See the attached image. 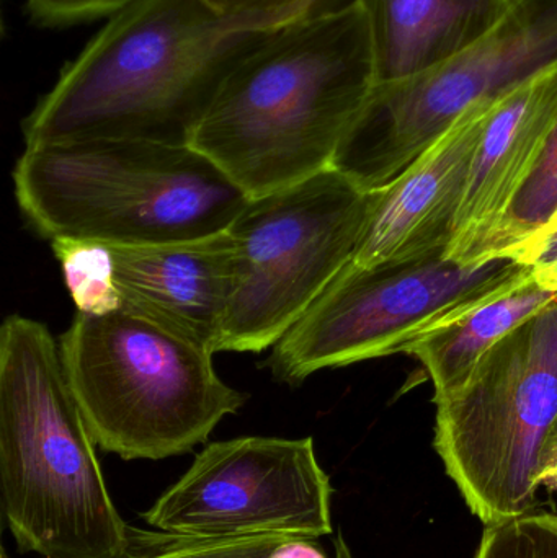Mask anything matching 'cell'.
Returning a JSON list of instances; mask_svg holds the SVG:
<instances>
[{"instance_id": "ac0fdd59", "label": "cell", "mask_w": 557, "mask_h": 558, "mask_svg": "<svg viewBox=\"0 0 557 558\" xmlns=\"http://www.w3.org/2000/svg\"><path fill=\"white\" fill-rule=\"evenodd\" d=\"M293 536L193 537L128 527L124 558H268Z\"/></svg>"}, {"instance_id": "30bf717a", "label": "cell", "mask_w": 557, "mask_h": 558, "mask_svg": "<svg viewBox=\"0 0 557 558\" xmlns=\"http://www.w3.org/2000/svg\"><path fill=\"white\" fill-rule=\"evenodd\" d=\"M330 497L313 438L245 436L206 446L144 520L179 536L317 539L332 534Z\"/></svg>"}, {"instance_id": "8992f818", "label": "cell", "mask_w": 557, "mask_h": 558, "mask_svg": "<svg viewBox=\"0 0 557 558\" xmlns=\"http://www.w3.org/2000/svg\"><path fill=\"white\" fill-rule=\"evenodd\" d=\"M435 449L486 526L532 511L557 415V302L497 341L463 386L434 397Z\"/></svg>"}, {"instance_id": "5b68a950", "label": "cell", "mask_w": 557, "mask_h": 558, "mask_svg": "<svg viewBox=\"0 0 557 558\" xmlns=\"http://www.w3.org/2000/svg\"><path fill=\"white\" fill-rule=\"evenodd\" d=\"M58 341L95 445L123 461L185 454L247 400L211 351L131 312H77Z\"/></svg>"}, {"instance_id": "7a4b0ae2", "label": "cell", "mask_w": 557, "mask_h": 558, "mask_svg": "<svg viewBox=\"0 0 557 558\" xmlns=\"http://www.w3.org/2000/svg\"><path fill=\"white\" fill-rule=\"evenodd\" d=\"M270 35L231 28L202 0H137L111 16L39 98L23 120L25 146H190L226 78Z\"/></svg>"}, {"instance_id": "9c48e42d", "label": "cell", "mask_w": 557, "mask_h": 558, "mask_svg": "<svg viewBox=\"0 0 557 558\" xmlns=\"http://www.w3.org/2000/svg\"><path fill=\"white\" fill-rule=\"evenodd\" d=\"M557 62V0H517L480 41L431 71L375 85L332 169L365 192L391 185L471 107Z\"/></svg>"}, {"instance_id": "9a60e30c", "label": "cell", "mask_w": 557, "mask_h": 558, "mask_svg": "<svg viewBox=\"0 0 557 558\" xmlns=\"http://www.w3.org/2000/svg\"><path fill=\"white\" fill-rule=\"evenodd\" d=\"M557 302V292L538 284L533 275L453 324L408 348L424 364L435 397L447 396L467 383L481 357L520 325Z\"/></svg>"}, {"instance_id": "44dd1931", "label": "cell", "mask_w": 557, "mask_h": 558, "mask_svg": "<svg viewBox=\"0 0 557 558\" xmlns=\"http://www.w3.org/2000/svg\"><path fill=\"white\" fill-rule=\"evenodd\" d=\"M26 12L39 26H71L111 19L137 0H25Z\"/></svg>"}, {"instance_id": "ba28073f", "label": "cell", "mask_w": 557, "mask_h": 558, "mask_svg": "<svg viewBox=\"0 0 557 558\" xmlns=\"http://www.w3.org/2000/svg\"><path fill=\"white\" fill-rule=\"evenodd\" d=\"M379 192L329 169L249 199L229 226L232 289L221 351L274 348L353 260Z\"/></svg>"}, {"instance_id": "277c9868", "label": "cell", "mask_w": 557, "mask_h": 558, "mask_svg": "<svg viewBox=\"0 0 557 558\" xmlns=\"http://www.w3.org/2000/svg\"><path fill=\"white\" fill-rule=\"evenodd\" d=\"M23 218L46 241H189L226 231L249 198L192 146L94 140L26 146L13 169Z\"/></svg>"}, {"instance_id": "4fadbf2b", "label": "cell", "mask_w": 557, "mask_h": 558, "mask_svg": "<svg viewBox=\"0 0 557 558\" xmlns=\"http://www.w3.org/2000/svg\"><path fill=\"white\" fill-rule=\"evenodd\" d=\"M108 247L121 311L219 353L234 258L228 229L189 241Z\"/></svg>"}, {"instance_id": "cb8c5ba5", "label": "cell", "mask_w": 557, "mask_h": 558, "mask_svg": "<svg viewBox=\"0 0 557 558\" xmlns=\"http://www.w3.org/2000/svg\"><path fill=\"white\" fill-rule=\"evenodd\" d=\"M538 477L542 487L545 485L557 492V415L546 433L542 452H540Z\"/></svg>"}, {"instance_id": "e0dca14e", "label": "cell", "mask_w": 557, "mask_h": 558, "mask_svg": "<svg viewBox=\"0 0 557 558\" xmlns=\"http://www.w3.org/2000/svg\"><path fill=\"white\" fill-rule=\"evenodd\" d=\"M557 209V124L535 172L517 196L512 209L504 219L489 257H499L516 251L523 242L538 234Z\"/></svg>"}, {"instance_id": "603a6c76", "label": "cell", "mask_w": 557, "mask_h": 558, "mask_svg": "<svg viewBox=\"0 0 557 558\" xmlns=\"http://www.w3.org/2000/svg\"><path fill=\"white\" fill-rule=\"evenodd\" d=\"M336 558H352L349 547L342 536L336 541ZM268 558H327L316 539H307V537H284Z\"/></svg>"}, {"instance_id": "5bb4252c", "label": "cell", "mask_w": 557, "mask_h": 558, "mask_svg": "<svg viewBox=\"0 0 557 558\" xmlns=\"http://www.w3.org/2000/svg\"><path fill=\"white\" fill-rule=\"evenodd\" d=\"M368 22L376 85L437 68L489 35L517 0H359Z\"/></svg>"}, {"instance_id": "2e32d148", "label": "cell", "mask_w": 557, "mask_h": 558, "mask_svg": "<svg viewBox=\"0 0 557 558\" xmlns=\"http://www.w3.org/2000/svg\"><path fill=\"white\" fill-rule=\"evenodd\" d=\"M51 248L77 312L107 315L121 311L120 294L113 281V260L107 244L59 238L51 241Z\"/></svg>"}, {"instance_id": "7402d4cb", "label": "cell", "mask_w": 557, "mask_h": 558, "mask_svg": "<svg viewBox=\"0 0 557 558\" xmlns=\"http://www.w3.org/2000/svg\"><path fill=\"white\" fill-rule=\"evenodd\" d=\"M509 257L532 268L533 278L540 286L557 292V231L529 239L510 252Z\"/></svg>"}, {"instance_id": "7c38bea8", "label": "cell", "mask_w": 557, "mask_h": 558, "mask_svg": "<svg viewBox=\"0 0 557 558\" xmlns=\"http://www.w3.org/2000/svg\"><path fill=\"white\" fill-rule=\"evenodd\" d=\"M494 101H481L461 114L434 146L379 192L352 264L375 267L447 252Z\"/></svg>"}, {"instance_id": "ffe728a7", "label": "cell", "mask_w": 557, "mask_h": 558, "mask_svg": "<svg viewBox=\"0 0 557 558\" xmlns=\"http://www.w3.org/2000/svg\"><path fill=\"white\" fill-rule=\"evenodd\" d=\"M239 32L274 33L320 12L326 0H202Z\"/></svg>"}, {"instance_id": "3957f363", "label": "cell", "mask_w": 557, "mask_h": 558, "mask_svg": "<svg viewBox=\"0 0 557 558\" xmlns=\"http://www.w3.org/2000/svg\"><path fill=\"white\" fill-rule=\"evenodd\" d=\"M59 341L13 314L0 327V484L20 553L124 558L128 524L108 494Z\"/></svg>"}, {"instance_id": "6da1fadb", "label": "cell", "mask_w": 557, "mask_h": 558, "mask_svg": "<svg viewBox=\"0 0 557 558\" xmlns=\"http://www.w3.org/2000/svg\"><path fill=\"white\" fill-rule=\"evenodd\" d=\"M376 85L359 0L271 33L226 78L190 146L249 199L326 170Z\"/></svg>"}, {"instance_id": "8fae6325", "label": "cell", "mask_w": 557, "mask_h": 558, "mask_svg": "<svg viewBox=\"0 0 557 558\" xmlns=\"http://www.w3.org/2000/svg\"><path fill=\"white\" fill-rule=\"evenodd\" d=\"M557 124V62L496 98L487 117L447 257L487 260L517 196L535 172Z\"/></svg>"}, {"instance_id": "d6986e66", "label": "cell", "mask_w": 557, "mask_h": 558, "mask_svg": "<svg viewBox=\"0 0 557 558\" xmlns=\"http://www.w3.org/2000/svg\"><path fill=\"white\" fill-rule=\"evenodd\" d=\"M476 558H557L556 514L526 513L491 524Z\"/></svg>"}, {"instance_id": "52a82bcc", "label": "cell", "mask_w": 557, "mask_h": 558, "mask_svg": "<svg viewBox=\"0 0 557 558\" xmlns=\"http://www.w3.org/2000/svg\"><path fill=\"white\" fill-rule=\"evenodd\" d=\"M445 254L375 267L350 262L271 348L275 379L298 386L323 369L405 353L532 275L507 255L461 265Z\"/></svg>"}]
</instances>
